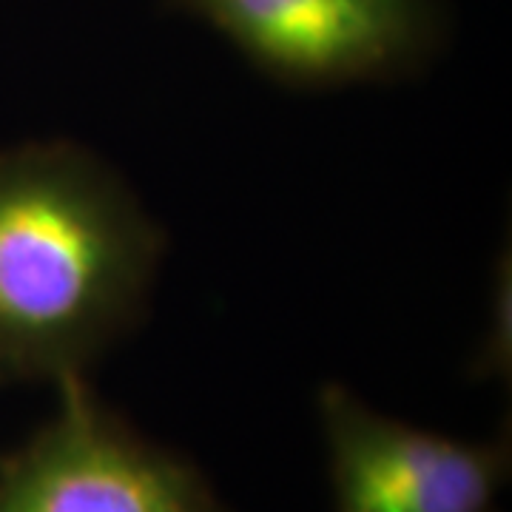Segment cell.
<instances>
[{"instance_id": "6da1fadb", "label": "cell", "mask_w": 512, "mask_h": 512, "mask_svg": "<svg viewBox=\"0 0 512 512\" xmlns=\"http://www.w3.org/2000/svg\"><path fill=\"white\" fill-rule=\"evenodd\" d=\"M165 234L89 148H0V384L83 376L140 325Z\"/></svg>"}, {"instance_id": "7a4b0ae2", "label": "cell", "mask_w": 512, "mask_h": 512, "mask_svg": "<svg viewBox=\"0 0 512 512\" xmlns=\"http://www.w3.org/2000/svg\"><path fill=\"white\" fill-rule=\"evenodd\" d=\"M57 393L55 416L0 456V512H228L188 458L140 436L86 376Z\"/></svg>"}, {"instance_id": "3957f363", "label": "cell", "mask_w": 512, "mask_h": 512, "mask_svg": "<svg viewBox=\"0 0 512 512\" xmlns=\"http://www.w3.org/2000/svg\"><path fill=\"white\" fill-rule=\"evenodd\" d=\"M205 20L248 63L291 89L387 83L441 43L436 0H165Z\"/></svg>"}, {"instance_id": "277c9868", "label": "cell", "mask_w": 512, "mask_h": 512, "mask_svg": "<svg viewBox=\"0 0 512 512\" xmlns=\"http://www.w3.org/2000/svg\"><path fill=\"white\" fill-rule=\"evenodd\" d=\"M336 512H495L510 439L458 441L367 407L345 384L319 390Z\"/></svg>"}]
</instances>
